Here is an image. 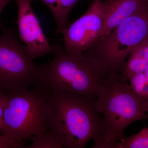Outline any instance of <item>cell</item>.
I'll use <instances>...</instances> for the list:
<instances>
[{
    "instance_id": "obj_9",
    "label": "cell",
    "mask_w": 148,
    "mask_h": 148,
    "mask_svg": "<svg viewBox=\"0 0 148 148\" xmlns=\"http://www.w3.org/2000/svg\"><path fill=\"white\" fill-rule=\"evenodd\" d=\"M110 7L105 18L100 40L122 21L148 6V0H109Z\"/></svg>"
},
{
    "instance_id": "obj_6",
    "label": "cell",
    "mask_w": 148,
    "mask_h": 148,
    "mask_svg": "<svg viewBox=\"0 0 148 148\" xmlns=\"http://www.w3.org/2000/svg\"><path fill=\"white\" fill-rule=\"evenodd\" d=\"M0 36V92L3 94L28 90L35 86L40 67L33 63L26 46L15 30L4 27Z\"/></svg>"
},
{
    "instance_id": "obj_12",
    "label": "cell",
    "mask_w": 148,
    "mask_h": 148,
    "mask_svg": "<svg viewBox=\"0 0 148 148\" xmlns=\"http://www.w3.org/2000/svg\"><path fill=\"white\" fill-rule=\"evenodd\" d=\"M32 143L28 148H64L53 132L48 129L42 134L31 138Z\"/></svg>"
},
{
    "instance_id": "obj_15",
    "label": "cell",
    "mask_w": 148,
    "mask_h": 148,
    "mask_svg": "<svg viewBox=\"0 0 148 148\" xmlns=\"http://www.w3.org/2000/svg\"><path fill=\"white\" fill-rule=\"evenodd\" d=\"M130 55L142 58L148 63V38L140 43Z\"/></svg>"
},
{
    "instance_id": "obj_13",
    "label": "cell",
    "mask_w": 148,
    "mask_h": 148,
    "mask_svg": "<svg viewBox=\"0 0 148 148\" xmlns=\"http://www.w3.org/2000/svg\"><path fill=\"white\" fill-rule=\"evenodd\" d=\"M115 148H148V127L143 128L136 135L125 138Z\"/></svg>"
},
{
    "instance_id": "obj_19",
    "label": "cell",
    "mask_w": 148,
    "mask_h": 148,
    "mask_svg": "<svg viewBox=\"0 0 148 148\" xmlns=\"http://www.w3.org/2000/svg\"><path fill=\"white\" fill-rule=\"evenodd\" d=\"M144 109L147 113H148V100H145L143 103Z\"/></svg>"
},
{
    "instance_id": "obj_18",
    "label": "cell",
    "mask_w": 148,
    "mask_h": 148,
    "mask_svg": "<svg viewBox=\"0 0 148 148\" xmlns=\"http://www.w3.org/2000/svg\"><path fill=\"white\" fill-rule=\"evenodd\" d=\"M10 1L11 0H0V17H1V14L3 10L5 8L6 6L8 4ZM3 28V26L2 25L1 19H0V29L2 30Z\"/></svg>"
},
{
    "instance_id": "obj_11",
    "label": "cell",
    "mask_w": 148,
    "mask_h": 148,
    "mask_svg": "<svg viewBox=\"0 0 148 148\" xmlns=\"http://www.w3.org/2000/svg\"><path fill=\"white\" fill-rule=\"evenodd\" d=\"M148 67V63L142 58L130 55L120 74L122 79L127 81L130 77L143 73Z\"/></svg>"
},
{
    "instance_id": "obj_1",
    "label": "cell",
    "mask_w": 148,
    "mask_h": 148,
    "mask_svg": "<svg viewBox=\"0 0 148 148\" xmlns=\"http://www.w3.org/2000/svg\"><path fill=\"white\" fill-rule=\"evenodd\" d=\"M47 126L64 148H84L103 135L105 121L95 109L96 98L68 91H48Z\"/></svg>"
},
{
    "instance_id": "obj_5",
    "label": "cell",
    "mask_w": 148,
    "mask_h": 148,
    "mask_svg": "<svg viewBox=\"0 0 148 148\" xmlns=\"http://www.w3.org/2000/svg\"><path fill=\"white\" fill-rule=\"evenodd\" d=\"M148 38V6L127 17L83 53L97 61L107 73L121 74L126 59Z\"/></svg>"
},
{
    "instance_id": "obj_2",
    "label": "cell",
    "mask_w": 148,
    "mask_h": 148,
    "mask_svg": "<svg viewBox=\"0 0 148 148\" xmlns=\"http://www.w3.org/2000/svg\"><path fill=\"white\" fill-rule=\"evenodd\" d=\"M51 47L53 59L40 65L39 77L34 87L93 98L103 94L108 73L94 58L82 53L68 52L59 44Z\"/></svg>"
},
{
    "instance_id": "obj_8",
    "label": "cell",
    "mask_w": 148,
    "mask_h": 148,
    "mask_svg": "<svg viewBox=\"0 0 148 148\" xmlns=\"http://www.w3.org/2000/svg\"><path fill=\"white\" fill-rule=\"evenodd\" d=\"M18 7V34L32 60L52 53V47L42 29L29 0H15Z\"/></svg>"
},
{
    "instance_id": "obj_20",
    "label": "cell",
    "mask_w": 148,
    "mask_h": 148,
    "mask_svg": "<svg viewBox=\"0 0 148 148\" xmlns=\"http://www.w3.org/2000/svg\"><path fill=\"white\" fill-rule=\"evenodd\" d=\"M144 73L145 74V75L148 81V67L147 69H146L145 72H144Z\"/></svg>"
},
{
    "instance_id": "obj_7",
    "label": "cell",
    "mask_w": 148,
    "mask_h": 148,
    "mask_svg": "<svg viewBox=\"0 0 148 148\" xmlns=\"http://www.w3.org/2000/svg\"><path fill=\"white\" fill-rule=\"evenodd\" d=\"M110 5L109 0L92 1L86 12L63 34L65 50L83 54L100 40Z\"/></svg>"
},
{
    "instance_id": "obj_10",
    "label": "cell",
    "mask_w": 148,
    "mask_h": 148,
    "mask_svg": "<svg viewBox=\"0 0 148 148\" xmlns=\"http://www.w3.org/2000/svg\"><path fill=\"white\" fill-rule=\"evenodd\" d=\"M30 3L34 0H29ZM50 10L55 19L56 35L63 34L68 28V18L72 9L84 0H39ZM87 1V0H84Z\"/></svg>"
},
{
    "instance_id": "obj_17",
    "label": "cell",
    "mask_w": 148,
    "mask_h": 148,
    "mask_svg": "<svg viewBox=\"0 0 148 148\" xmlns=\"http://www.w3.org/2000/svg\"><path fill=\"white\" fill-rule=\"evenodd\" d=\"M3 94L0 92V134H1V128L3 114Z\"/></svg>"
},
{
    "instance_id": "obj_3",
    "label": "cell",
    "mask_w": 148,
    "mask_h": 148,
    "mask_svg": "<svg viewBox=\"0 0 148 148\" xmlns=\"http://www.w3.org/2000/svg\"><path fill=\"white\" fill-rule=\"evenodd\" d=\"M145 99L135 94L120 74H108L103 94L93 100V105L105 121L103 135L94 140L93 148H115L125 138L127 126L137 121L148 119L144 109Z\"/></svg>"
},
{
    "instance_id": "obj_14",
    "label": "cell",
    "mask_w": 148,
    "mask_h": 148,
    "mask_svg": "<svg viewBox=\"0 0 148 148\" xmlns=\"http://www.w3.org/2000/svg\"><path fill=\"white\" fill-rule=\"evenodd\" d=\"M128 80L131 90L141 98L148 100V81L144 73L134 75Z\"/></svg>"
},
{
    "instance_id": "obj_4",
    "label": "cell",
    "mask_w": 148,
    "mask_h": 148,
    "mask_svg": "<svg viewBox=\"0 0 148 148\" xmlns=\"http://www.w3.org/2000/svg\"><path fill=\"white\" fill-rule=\"evenodd\" d=\"M49 92L40 88L3 95V114L1 133L16 147L24 140L48 129L46 103Z\"/></svg>"
},
{
    "instance_id": "obj_16",
    "label": "cell",
    "mask_w": 148,
    "mask_h": 148,
    "mask_svg": "<svg viewBox=\"0 0 148 148\" xmlns=\"http://www.w3.org/2000/svg\"><path fill=\"white\" fill-rule=\"evenodd\" d=\"M17 148L3 135L0 134V148Z\"/></svg>"
}]
</instances>
